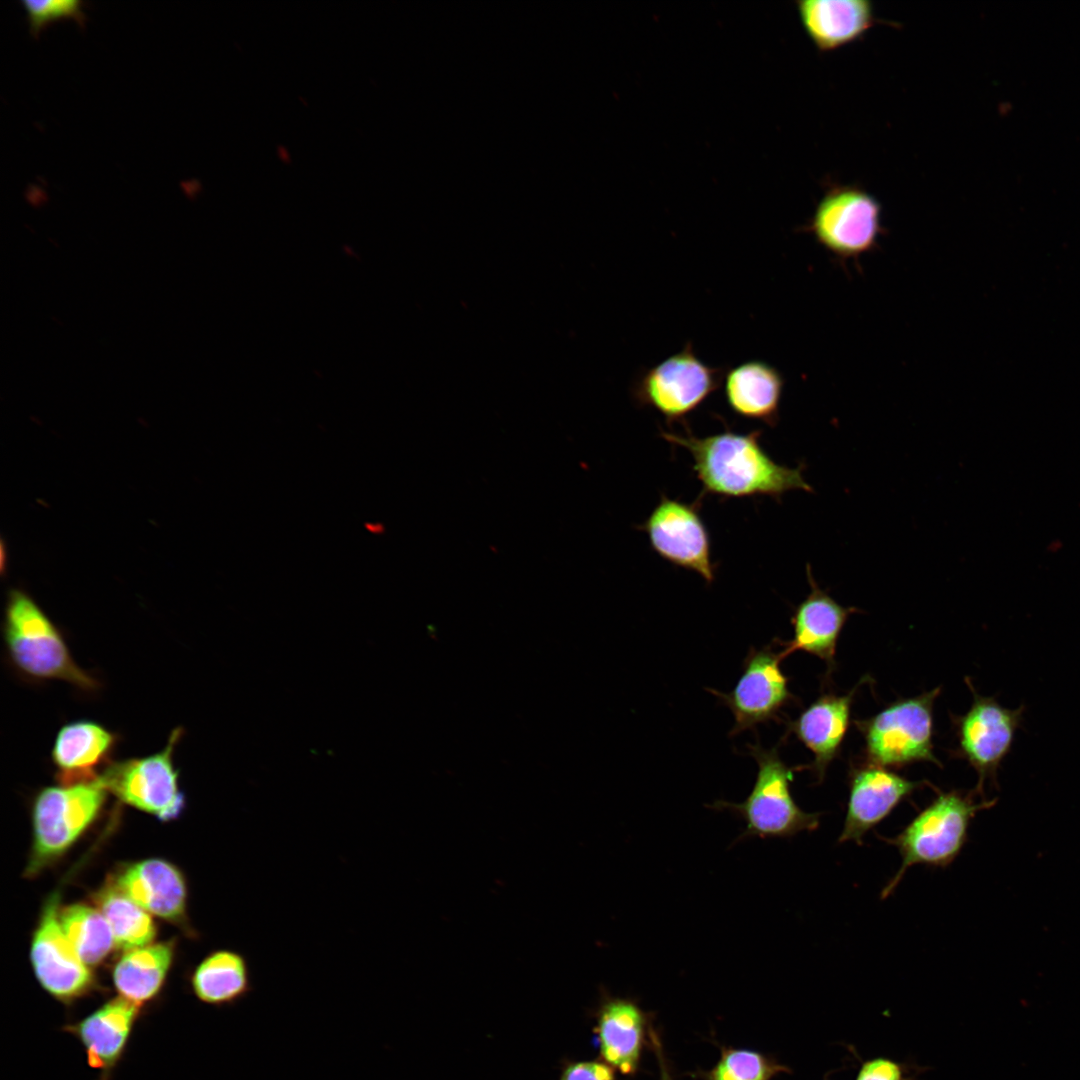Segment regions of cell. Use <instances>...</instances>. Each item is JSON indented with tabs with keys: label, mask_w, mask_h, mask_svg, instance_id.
<instances>
[{
	"label": "cell",
	"mask_w": 1080,
	"mask_h": 1080,
	"mask_svg": "<svg viewBox=\"0 0 1080 1080\" xmlns=\"http://www.w3.org/2000/svg\"><path fill=\"white\" fill-rule=\"evenodd\" d=\"M667 442L683 447L693 459V470L703 495L743 498L758 495L780 498L791 490L813 492L805 466L791 468L775 462L760 444L761 431H725L705 437L662 431Z\"/></svg>",
	"instance_id": "6da1fadb"
},
{
	"label": "cell",
	"mask_w": 1080,
	"mask_h": 1080,
	"mask_svg": "<svg viewBox=\"0 0 1080 1080\" xmlns=\"http://www.w3.org/2000/svg\"><path fill=\"white\" fill-rule=\"evenodd\" d=\"M2 634L10 663L25 679L62 681L85 693L100 689L98 679L78 665L62 632L26 592L9 591Z\"/></svg>",
	"instance_id": "7a4b0ae2"
},
{
	"label": "cell",
	"mask_w": 1080,
	"mask_h": 1080,
	"mask_svg": "<svg viewBox=\"0 0 1080 1080\" xmlns=\"http://www.w3.org/2000/svg\"><path fill=\"white\" fill-rule=\"evenodd\" d=\"M975 795L974 790L939 793L896 837H881L901 856L900 868L883 888L882 899L890 896L910 867L919 864L945 868L956 859L967 841L973 817L997 802H976Z\"/></svg>",
	"instance_id": "3957f363"
},
{
	"label": "cell",
	"mask_w": 1080,
	"mask_h": 1080,
	"mask_svg": "<svg viewBox=\"0 0 1080 1080\" xmlns=\"http://www.w3.org/2000/svg\"><path fill=\"white\" fill-rule=\"evenodd\" d=\"M747 748L758 766L750 794L740 803L717 800L711 805L715 810L730 811L744 821L745 828L738 840L789 838L803 831L816 830L820 814L805 812L796 804L790 791L794 770L783 762L778 747L767 749L757 742Z\"/></svg>",
	"instance_id": "277c9868"
},
{
	"label": "cell",
	"mask_w": 1080,
	"mask_h": 1080,
	"mask_svg": "<svg viewBox=\"0 0 1080 1080\" xmlns=\"http://www.w3.org/2000/svg\"><path fill=\"white\" fill-rule=\"evenodd\" d=\"M108 791L99 778L43 788L32 807L33 846L26 874L34 876L65 853L95 820Z\"/></svg>",
	"instance_id": "5b68a950"
},
{
	"label": "cell",
	"mask_w": 1080,
	"mask_h": 1080,
	"mask_svg": "<svg viewBox=\"0 0 1080 1080\" xmlns=\"http://www.w3.org/2000/svg\"><path fill=\"white\" fill-rule=\"evenodd\" d=\"M940 688L901 699L865 720L855 721L867 762L899 768L915 762L940 765L933 753V707Z\"/></svg>",
	"instance_id": "8992f818"
},
{
	"label": "cell",
	"mask_w": 1080,
	"mask_h": 1080,
	"mask_svg": "<svg viewBox=\"0 0 1080 1080\" xmlns=\"http://www.w3.org/2000/svg\"><path fill=\"white\" fill-rule=\"evenodd\" d=\"M724 379L723 369L704 363L692 344L646 370L634 382L632 397L669 422L684 420L715 392Z\"/></svg>",
	"instance_id": "52a82bcc"
},
{
	"label": "cell",
	"mask_w": 1080,
	"mask_h": 1080,
	"mask_svg": "<svg viewBox=\"0 0 1080 1080\" xmlns=\"http://www.w3.org/2000/svg\"><path fill=\"white\" fill-rule=\"evenodd\" d=\"M183 729H174L159 752L109 762L98 775L104 788L122 802L168 820L179 814L184 797L174 764L175 748Z\"/></svg>",
	"instance_id": "ba28073f"
},
{
	"label": "cell",
	"mask_w": 1080,
	"mask_h": 1080,
	"mask_svg": "<svg viewBox=\"0 0 1080 1080\" xmlns=\"http://www.w3.org/2000/svg\"><path fill=\"white\" fill-rule=\"evenodd\" d=\"M807 230L833 256L855 259L877 246L881 205L857 186L833 187L818 202Z\"/></svg>",
	"instance_id": "9c48e42d"
},
{
	"label": "cell",
	"mask_w": 1080,
	"mask_h": 1080,
	"mask_svg": "<svg viewBox=\"0 0 1080 1080\" xmlns=\"http://www.w3.org/2000/svg\"><path fill=\"white\" fill-rule=\"evenodd\" d=\"M966 682L973 694V702L964 715L954 719L958 739L956 754L977 772L974 791L983 796L987 781L997 785L998 769L1012 749L1017 730L1023 725L1025 706L1003 707L995 697L978 694L970 679Z\"/></svg>",
	"instance_id": "30bf717a"
},
{
	"label": "cell",
	"mask_w": 1080,
	"mask_h": 1080,
	"mask_svg": "<svg viewBox=\"0 0 1080 1080\" xmlns=\"http://www.w3.org/2000/svg\"><path fill=\"white\" fill-rule=\"evenodd\" d=\"M782 660L780 650L776 651L772 646L752 647L744 659L742 674L730 692L708 689L734 716L730 736L778 720L784 707L794 700L789 679L780 667Z\"/></svg>",
	"instance_id": "8fae6325"
},
{
	"label": "cell",
	"mask_w": 1080,
	"mask_h": 1080,
	"mask_svg": "<svg viewBox=\"0 0 1080 1080\" xmlns=\"http://www.w3.org/2000/svg\"><path fill=\"white\" fill-rule=\"evenodd\" d=\"M699 504V503H698ZM698 504H688L662 495L639 529L651 548L674 566L697 573L707 584L715 579L709 531Z\"/></svg>",
	"instance_id": "7c38bea8"
},
{
	"label": "cell",
	"mask_w": 1080,
	"mask_h": 1080,
	"mask_svg": "<svg viewBox=\"0 0 1080 1080\" xmlns=\"http://www.w3.org/2000/svg\"><path fill=\"white\" fill-rule=\"evenodd\" d=\"M59 895L45 903L31 943V963L43 989L56 1000L72 1002L91 990L94 976L77 954L59 921Z\"/></svg>",
	"instance_id": "4fadbf2b"
},
{
	"label": "cell",
	"mask_w": 1080,
	"mask_h": 1080,
	"mask_svg": "<svg viewBox=\"0 0 1080 1080\" xmlns=\"http://www.w3.org/2000/svg\"><path fill=\"white\" fill-rule=\"evenodd\" d=\"M926 785L869 762L849 772V797L839 843H863L864 836L910 795Z\"/></svg>",
	"instance_id": "5bb4252c"
},
{
	"label": "cell",
	"mask_w": 1080,
	"mask_h": 1080,
	"mask_svg": "<svg viewBox=\"0 0 1080 1080\" xmlns=\"http://www.w3.org/2000/svg\"><path fill=\"white\" fill-rule=\"evenodd\" d=\"M810 592L794 609L791 624L793 637L790 641H777L784 659L795 651H803L823 660L829 670L835 664L836 646L841 631L854 607H844L822 590L813 578L811 567H806Z\"/></svg>",
	"instance_id": "9a60e30c"
},
{
	"label": "cell",
	"mask_w": 1080,
	"mask_h": 1080,
	"mask_svg": "<svg viewBox=\"0 0 1080 1080\" xmlns=\"http://www.w3.org/2000/svg\"><path fill=\"white\" fill-rule=\"evenodd\" d=\"M596 1020L601 1060L622 1075H634L649 1039V1014L634 999L607 995L597 1010Z\"/></svg>",
	"instance_id": "2e32d148"
},
{
	"label": "cell",
	"mask_w": 1080,
	"mask_h": 1080,
	"mask_svg": "<svg viewBox=\"0 0 1080 1080\" xmlns=\"http://www.w3.org/2000/svg\"><path fill=\"white\" fill-rule=\"evenodd\" d=\"M856 689L845 695L823 694L800 715L787 722L788 733L793 734L810 752L814 759L807 766L821 782L829 764L838 756L848 731L851 706Z\"/></svg>",
	"instance_id": "e0dca14e"
},
{
	"label": "cell",
	"mask_w": 1080,
	"mask_h": 1080,
	"mask_svg": "<svg viewBox=\"0 0 1080 1080\" xmlns=\"http://www.w3.org/2000/svg\"><path fill=\"white\" fill-rule=\"evenodd\" d=\"M113 884L149 914L174 924L186 922L187 889L180 871L162 859L123 869Z\"/></svg>",
	"instance_id": "ac0fdd59"
},
{
	"label": "cell",
	"mask_w": 1080,
	"mask_h": 1080,
	"mask_svg": "<svg viewBox=\"0 0 1080 1080\" xmlns=\"http://www.w3.org/2000/svg\"><path fill=\"white\" fill-rule=\"evenodd\" d=\"M119 742V736L98 722L77 720L57 732L51 760L61 784H71L98 777L96 768L106 766Z\"/></svg>",
	"instance_id": "d6986e66"
},
{
	"label": "cell",
	"mask_w": 1080,
	"mask_h": 1080,
	"mask_svg": "<svg viewBox=\"0 0 1080 1080\" xmlns=\"http://www.w3.org/2000/svg\"><path fill=\"white\" fill-rule=\"evenodd\" d=\"M140 1005L121 996L111 999L66 1030L84 1047L88 1064L108 1074L119 1062L138 1018Z\"/></svg>",
	"instance_id": "ffe728a7"
},
{
	"label": "cell",
	"mask_w": 1080,
	"mask_h": 1080,
	"mask_svg": "<svg viewBox=\"0 0 1080 1080\" xmlns=\"http://www.w3.org/2000/svg\"><path fill=\"white\" fill-rule=\"evenodd\" d=\"M797 10L808 37L822 52L857 41L875 22L868 0H803Z\"/></svg>",
	"instance_id": "44dd1931"
},
{
	"label": "cell",
	"mask_w": 1080,
	"mask_h": 1080,
	"mask_svg": "<svg viewBox=\"0 0 1080 1080\" xmlns=\"http://www.w3.org/2000/svg\"><path fill=\"white\" fill-rule=\"evenodd\" d=\"M784 387L780 371L762 360H749L728 370L724 395L738 416L775 426Z\"/></svg>",
	"instance_id": "7402d4cb"
},
{
	"label": "cell",
	"mask_w": 1080,
	"mask_h": 1080,
	"mask_svg": "<svg viewBox=\"0 0 1080 1080\" xmlns=\"http://www.w3.org/2000/svg\"><path fill=\"white\" fill-rule=\"evenodd\" d=\"M191 987L197 999L207 1005H236L254 989L249 961L232 949L212 951L194 969Z\"/></svg>",
	"instance_id": "603a6c76"
},
{
	"label": "cell",
	"mask_w": 1080,
	"mask_h": 1080,
	"mask_svg": "<svg viewBox=\"0 0 1080 1080\" xmlns=\"http://www.w3.org/2000/svg\"><path fill=\"white\" fill-rule=\"evenodd\" d=\"M171 943L149 944L125 952L113 970L120 996L142 1005L161 990L173 960Z\"/></svg>",
	"instance_id": "cb8c5ba5"
},
{
	"label": "cell",
	"mask_w": 1080,
	"mask_h": 1080,
	"mask_svg": "<svg viewBox=\"0 0 1080 1080\" xmlns=\"http://www.w3.org/2000/svg\"><path fill=\"white\" fill-rule=\"evenodd\" d=\"M95 903L111 927L117 949L127 952L154 940L156 926L150 914L113 883L96 894Z\"/></svg>",
	"instance_id": "d4e9b609"
},
{
	"label": "cell",
	"mask_w": 1080,
	"mask_h": 1080,
	"mask_svg": "<svg viewBox=\"0 0 1080 1080\" xmlns=\"http://www.w3.org/2000/svg\"><path fill=\"white\" fill-rule=\"evenodd\" d=\"M61 927L87 966L101 963L115 946L111 927L98 908L72 904L59 910Z\"/></svg>",
	"instance_id": "484cf974"
},
{
	"label": "cell",
	"mask_w": 1080,
	"mask_h": 1080,
	"mask_svg": "<svg viewBox=\"0 0 1080 1080\" xmlns=\"http://www.w3.org/2000/svg\"><path fill=\"white\" fill-rule=\"evenodd\" d=\"M792 1073L775 1057L744 1048L720 1047V1058L708 1071L695 1073L700 1080H772L779 1074Z\"/></svg>",
	"instance_id": "4316f807"
},
{
	"label": "cell",
	"mask_w": 1080,
	"mask_h": 1080,
	"mask_svg": "<svg viewBox=\"0 0 1080 1080\" xmlns=\"http://www.w3.org/2000/svg\"><path fill=\"white\" fill-rule=\"evenodd\" d=\"M21 3L27 13L30 33L35 37L47 23L59 18H74L82 27L84 25L85 14L82 1L22 0Z\"/></svg>",
	"instance_id": "83f0119b"
},
{
	"label": "cell",
	"mask_w": 1080,
	"mask_h": 1080,
	"mask_svg": "<svg viewBox=\"0 0 1080 1080\" xmlns=\"http://www.w3.org/2000/svg\"><path fill=\"white\" fill-rule=\"evenodd\" d=\"M849 1048L860 1062L855 1080H918V1076L928 1069V1067L900 1062L885 1056L863 1060L852 1046Z\"/></svg>",
	"instance_id": "f1b7e54d"
},
{
	"label": "cell",
	"mask_w": 1080,
	"mask_h": 1080,
	"mask_svg": "<svg viewBox=\"0 0 1080 1080\" xmlns=\"http://www.w3.org/2000/svg\"><path fill=\"white\" fill-rule=\"evenodd\" d=\"M616 1070L603 1060L568 1063L559 1080H617Z\"/></svg>",
	"instance_id": "f546056e"
},
{
	"label": "cell",
	"mask_w": 1080,
	"mask_h": 1080,
	"mask_svg": "<svg viewBox=\"0 0 1080 1080\" xmlns=\"http://www.w3.org/2000/svg\"><path fill=\"white\" fill-rule=\"evenodd\" d=\"M648 1043L650 1044V1047L653 1050V1052L655 1054V1057L657 1059V1062H658L660 1080H675V1078L673 1077V1075H672V1073L670 1071V1067L668 1065L667 1058L665 1056V1052L663 1050V1046H662L660 1037H659L656 1029L654 1028L652 1021L650 1022V1026H649Z\"/></svg>",
	"instance_id": "4dcf8cb0"
},
{
	"label": "cell",
	"mask_w": 1080,
	"mask_h": 1080,
	"mask_svg": "<svg viewBox=\"0 0 1080 1080\" xmlns=\"http://www.w3.org/2000/svg\"><path fill=\"white\" fill-rule=\"evenodd\" d=\"M825 1080H828L827 1076L825 1077Z\"/></svg>",
	"instance_id": "1f68e13d"
}]
</instances>
